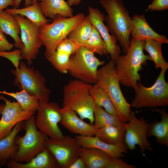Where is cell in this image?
<instances>
[{
    "label": "cell",
    "mask_w": 168,
    "mask_h": 168,
    "mask_svg": "<svg viewBox=\"0 0 168 168\" xmlns=\"http://www.w3.org/2000/svg\"><path fill=\"white\" fill-rule=\"evenodd\" d=\"M144 42L131 39L127 53L119 56L115 62V69L121 85L133 88L140 82L138 72L147 60H152L149 55L144 53Z\"/></svg>",
    "instance_id": "6da1fadb"
},
{
    "label": "cell",
    "mask_w": 168,
    "mask_h": 168,
    "mask_svg": "<svg viewBox=\"0 0 168 168\" xmlns=\"http://www.w3.org/2000/svg\"><path fill=\"white\" fill-rule=\"evenodd\" d=\"M99 2L107 14L105 21L109 32L116 36L123 52L126 54L133 28L132 19L128 11L122 0H99Z\"/></svg>",
    "instance_id": "7a4b0ae2"
},
{
    "label": "cell",
    "mask_w": 168,
    "mask_h": 168,
    "mask_svg": "<svg viewBox=\"0 0 168 168\" xmlns=\"http://www.w3.org/2000/svg\"><path fill=\"white\" fill-rule=\"evenodd\" d=\"M92 85L75 79L63 89L62 108L75 111L82 119H87L91 124L94 121L93 112L96 104L91 96Z\"/></svg>",
    "instance_id": "3957f363"
},
{
    "label": "cell",
    "mask_w": 168,
    "mask_h": 168,
    "mask_svg": "<svg viewBox=\"0 0 168 168\" xmlns=\"http://www.w3.org/2000/svg\"><path fill=\"white\" fill-rule=\"evenodd\" d=\"M85 17L82 13L71 17L58 16L52 23L44 24L39 27L40 38L45 48L44 55L46 59L56 51L58 44L66 38L70 32Z\"/></svg>",
    "instance_id": "277c9868"
},
{
    "label": "cell",
    "mask_w": 168,
    "mask_h": 168,
    "mask_svg": "<svg viewBox=\"0 0 168 168\" xmlns=\"http://www.w3.org/2000/svg\"><path fill=\"white\" fill-rule=\"evenodd\" d=\"M35 119V116L33 115L23 121V128L26 133L23 136L18 134L16 136L14 142L18 148L11 160L21 163L29 162L46 149L45 141L48 136L37 130Z\"/></svg>",
    "instance_id": "5b68a950"
},
{
    "label": "cell",
    "mask_w": 168,
    "mask_h": 168,
    "mask_svg": "<svg viewBox=\"0 0 168 168\" xmlns=\"http://www.w3.org/2000/svg\"><path fill=\"white\" fill-rule=\"evenodd\" d=\"M115 63L111 60L97 70V83L108 94L118 114L123 123L129 120L131 106L123 96L119 86V80L115 69Z\"/></svg>",
    "instance_id": "8992f818"
},
{
    "label": "cell",
    "mask_w": 168,
    "mask_h": 168,
    "mask_svg": "<svg viewBox=\"0 0 168 168\" xmlns=\"http://www.w3.org/2000/svg\"><path fill=\"white\" fill-rule=\"evenodd\" d=\"M166 70L161 69L155 83L150 87H146L140 82L134 87L135 96L131 106L135 108L157 106L165 107L168 105V82L165 78Z\"/></svg>",
    "instance_id": "52a82bcc"
},
{
    "label": "cell",
    "mask_w": 168,
    "mask_h": 168,
    "mask_svg": "<svg viewBox=\"0 0 168 168\" xmlns=\"http://www.w3.org/2000/svg\"><path fill=\"white\" fill-rule=\"evenodd\" d=\"M11 72L15 76L13 85L20 91L24 89L29 94L36 96L41 102H49L51 91L46 86L44 77L39 71L21 61L19 68L12 69Z\"/></svg>",
    "instance_id": "ba28073f"
},
{
    "label": "cell",
    "mask_w": 168,
    "mask_h": 168,
    "mask_svg": "<svg viewBox=\"0 0 168 168\" xmlns=\"http://www.w3.org/2000/svg\"><path fill=\"white\" fill-rule=\"evenodd\" d=\"M94 54L86 48L80 47L70 57L68 72L75 79L86 83H97L98 68L105 62L100 60Z\"/></svg>",
    "instance_id": "9c48e42d"
},
{
    "label": "cell",
    "mask_w": 168,
    "mask_h": 168,
    "mask_svg": "<svg viewBox=\"0 0 168 168\" xmlns=\"http://www.w3.org/2000/svg\"><path fill=\"white\" fill-rule=\"evenodd\" d=\"M61 109L56 102L45 103L39 101L36 111L35 119L36 127L50 138L54 140H60L64 136L58 125L62 118Z\"/></svg>",
    "instance_id": "30bf717a"
},
{
    "label": "cell",
    "mask_w": 168,
    "mask_h": 168,
    "mask_svg": "<svg viewBox=\"0 0 168 168\" xmlns=\"http://www.w3.org/2000/svg\"><path fill=\"white\" fill-rule=\"evenodd\" d=\"M125 132L124 143L128 149L132 151L136 149V145L140 148V152L142 153L146 151H152V149L147 137V132L150 126L147 120L143 117L138 118L135 113L131 110L129 120L124 123Z\"/></svg>",
    "instance_id": "8fae6325"
},
{
    "label": "cell",
    "mask_w": 168,
    "mask_h": 168,
    "mask_svg": "<svg viewBox=\"0 0 168 168\" xmlns=\"http://www.w3.org/2000/svg\"><path fill=\"white\" fill-rule=\"evenodd\" d=\"M19 22L21 27V39L24 44L20 49L21 55L29 65L37 57L39 49L42 45L40 39L39 27L24 16L19 14L13 15Z\"/></svg>",
    "instance_id": "7c38bea8"
},
{
    "label": "cell",
    "mask_w": 168,
    "mask_h": 168,
    "mask_svg": "<svg viewBox=\"0 0 168 168\" xmlns=\"http://www.w3.org/2000/svg\"><path fill=\"white\" fill-rule=\"evenodd\" d=\"M45 146L54 156L60 168H67L79 157L81 147L77 139L68 135L61 139L47 138Z\"/></svg>",
    "instance_id": "4fadbf2b"
},
{
    "label": "cell",
    "mask_w": 168,
    "mask_h": 168,
    "mask_svg": "<svg viewBox=\"0 0 168 168\" xmlns=\"http://www.w3.org/2000/svg\"><path fill=\"white\" fill-rule=\"evenodd\" d=\"M1 100L5 102V105L0 120V140L8 136L17 123L29 119L35 112L23 110L18 102H12L2 95H0Z\"/></svg>",
    "instance_id": "5bb4252c"
},
{
    "label": "cell",
    "mask_w": 168,
    "mask_h": 168,
    "mask_svg": "<svg viewBox=\"0 0 168 168\" xmlns=\"http://www.w3.org/2000/svg\"><path fill=\"white\" fill-rule=\"evenodd\" d=\"M89 19L92 25L97 29L103 40L108 54H110L111 60L114 63L120 56L121 49L117 44V38L113 34L110 35L104 23L105 16L97 8L90 6L88 8Z\"/></svg>",
    "instance_id": "9a60e30c"
},
{
    "label": "cell",
    "mask_w": 168,
    "mask_h": 168,
    "mask_svg": "<svg viewBox=\"0 0 168 168\" xmlns=\"http://www.w3.org/2000/svg\"><path fill=\"white\" fill-rule=\"evenodd\" d=\"M61 124L70 133L77 135L94 136L97 129L93 124H88L79 118L75 111L61 108Z\"/></svg>",
    "instance_id": "2e32d148"
},
{
    "label": "cell",
    "mask_w": 168,
    "mask_h": 168,
    "mask_svg": "<svg viewBox=\"0 0 168 168\" xmlns=\"http://www.w3.org/2000/svg\"><path fill=\"white\" fill-rule=\"evenodd\" d=\"M75 137L82 147L97 148L105 152L112 157H125L124 153L128 152V148L124 142L110 144L101 140L95 136L77 135Z\"/></svg>",
    "instance_id": "e0dca14e"
},
{
    "label": "cell",
    "mask_w": 168,
    "mask_h": 168,
    "mask_svg": "<svg viewBox=\"0 0 168 168\" xmlns=\"http://www.w3.org/2000/svg\"><path fill=\"white\" fill-rule=\"evenodd\" d=\"M132 19L133 28L131 35L133 39L144 40L151 39L162 44L168 43L166 37L157 33L150 27L144 14H135Z\"/></svg>",
    "instance_id": "ac0fdd59"
},
{
    "label": "cell",
    "mask_w": 168,
    "mask_h": 168,
    "mask_svg": "<svg viewBox=\"0 0 168 168\" xmlns=\"http://www.w3.org/2000/svg\"><path fill=\"white\" fill-rule=\"evenodd\" d=\"M6 165L8 168H60L54 156L46 148L29 162L23 164L10 160Z\"/></svg>",
    "instance_id": "d6986e66"
},
{
    "label": "cell",
    "mask_w": 168,
    "mask_h": 168,
    "mask_svg": "<svg viewBox=\"0 0 168 168\" xmlns=\"http://www.w3.org/2000/svg\"><path fill=\"white\" fill-rule=\"evenodd\" d=\"M152 111L157 112L161 114V120L150 123L147 137L154 136L157 143L168 147V114L164 109L154 108Z\"/></svg>",
    "instance_id": "ffe728a7"
},
{
    "label": "cell",
    "mask_w": 168,
    "mask_h": 168,
    "mask_svg": "<svg viewBox=\"0 0 168 168\" xmlns=\"http://www.w3.org/2000/svg\"><path fill=\"white\" fill-rule=\"evenodd\" d=\"M79 157L83 160L86 168H106L112 157L101 150L81 147Z\"/></svg>",
    "instance_id": "44dd1931"
},
{
    "label": "cell",
    "mask_w": 168,
    "mask_h": 168,
    "mask_svg": "<svg viewBox=\"0 0 168 168\" xmlns=\"http://www.w3.org/2000/svg\"><path fill=\"white\" fill-rule=\"evenodd\" d=\"M39 4L44 16L52 20L58 16H73V10L64 0H41Z\"/></svg>",
    "instance_id": "7402d4cb"
},
{
    "label": "cell",
    "mask_w": 168,
    "mask_h": 168,
    "mask_svg": "<svg viewBox=\"0 0 168 168\" xmlns=\"http://www.w3.org/2000/svg\"><path fill=\"white\" fill-rule=\"evenodd\" d=\"M23 121L17 123L8 136L0 140V167L7 165L18 150L14 140L16 135L23 129Z\"/></svg>",
    "instance_id": "603a6c76"
},
{
    "label": "cell",
    "mask_w": 168,
    "mask_h": 168,
    "mask_svg": "<svg viewBox=\"0 0 168 168\" xmlns=\"http://www.w3.org/2000/svg\"><path fill=\"white\" fill-rule=\"evenodd\" d=\"M0 28L2 31L10 35L14 40V46L19 49L24 44L19 36L21 34L20 25L13 15L3 10H0Z\"/></svg>",
    "instance_id": "cb8c5ba5"
},
{
    "label": "cell",
    "mask_w": 168,
    "mask_h": 168,
    "mask_svg": "<svg viewBox=\"0 0 168 168\" xmlns=\"http://www.w3.org/2000/svg\"><path fill=\"white\" fill-rule=\"evenodd\" d=\"M124 123L119 126L108 125L100 128L96 130L95 136L110 144L124 142L125 132Z\"/></svg>",
    "instance_id": "d4e9b609"
},
{
    "label": "cell",
    "mask_w": 168,
    "mask_h": 168,
    "mask_svg": "<svg viewBox=\"0 0 168 168\" xmlns=\"http://www.w3.org/2000/svg\"><path fill=\"white\" fill-rule=\"evenodd\" d=\"M12 15H20L27 17L39 27L53 21L46 18L39 4V2L22 8H8L5 10Z\"/></svg>",
    "instance_id": "484cf974"
},
{
    "label": "cell",
    "mask_w": 168,
    "mask_h": 168,
    "mask_svg": "<svg viewBox=\"0 0 168 168\" xmlns=\"http://www.w3.org/2000/svg\"><path fill=\"white\" fill-rule=\"evenodd\" d=\"M93 25L88 16L68 35L67 38L79 47L83 46L91 34Z\"/></svg>",
    "instance_id": "4316f807"
},
{
    "label": "cell",
    "mask_w": 168,
    "mask_h": 168,
    "mask_svg": "<svg viewBox=\"0 0 168 168\" xmlns=\"http://www.w3.org/2000/svg\"><path fill=\"white\" fill-rule=\"evenodd\" d=\"M90 94L96 104L103 107L108 113L118 115L117 111L107 92L100 85L96 83L92 86Z\"/></svg>",
    "instance_id": "83f0119b"
},
{
    "label": "cell",
    "mask_w": 168,
    "mask_h": 168,
    "mask_svg": "<svg viewBox=\"0 0 168 168\" xmlns=\"http://www.w3.org/2000/svg\"><path fill=\"white\" fill-rule=\"evenodd\" d=\"M0 93L15 98L24 111L35 112L38 107L39 100L38 98L34 95L29 94L24 89L16 92H7L4 90L0 91Z\"/></svg>",
    "instance_id": "f1b7e54d"
},
{
    "label": "cell",
    "mask_w": 168,
    "mask_h": 168,
    "mask_svg": "<svg viewBox=\"0 0 168 168\" xmlns=\"http://www.w3.org/2000/svg\"><path fill=\"white\" fill-rule=\"evenodd\" d=\"M162 44L159 41L147 39L145 40L144 48L149 53L152 60L155 63L156 68H161L167 70L168 63L162 55L161 49Z\"/></svg>",
    "instance_id": "f546056e"
},
{
    "label": "cell",
    "mask_w": 168,
    "mask_h": 168,
    "mask_svg": "<svg viewBox=\"0 0 168 168\" xmlns=\"http://www.w3.org/2000/svg\"><path fill=\"white\" fill-rule=\"evenodd\" d=\"M93 125L98 129L108 125L119 126L123 124L118 116L111 114L96 104L93 112Z\"/></svg>",
    "instance_id": "4dcf8cb0"
},
{
    "label": "cell",
    "mask_w": 168,
    "mask_h": 168,
    "mask_svg": "<svg viewBox=\"0 0 168 168\" xmlns=\"http://www.w3.org/2000/svg\"><path fill=\"white\" fill-rule=\"evenodd\" d=\"M72 55L65 50L56 49L47 59L59 72L66 73L68 72L70 58Z\"/></svg>",
    "instance_id": "1f68e13d"
},
{
    "label": "cell",
    "mask_w": 168,
    "mask_h": 168,
    "mask_svg": "<svg viewBox=\"0 0 168 168\" xmlns=\"http://www.w3.org/2000/svg\"><path fill=\"white\" fill-rule=\"evenodd\" d=\"M83 46L94 53L97 54L101 56L108 54L103 40L97 29L93 25L91 34Z\"/></svg>",
    "instance_id": "d6a6232c"
},
{
    "label": "cell",
    "mask_w": 168,
    "mask_h": 168,
    "mask_svg": "<svg viewBox=\"0 0 168 168\" xmlns=\"http://www.w3.org/2000/svg\"><path fill=\"white\" fill-rule=\"evenodd\" d=\"M21 54L20 49H16L11 52H0V57L9 60L14 65L15 69H17L19 68L20 60L23 59Z\"/></svg>",
    "instance_id": "836d02e7"
},
{
    "label": "cell",
    "mask_w": 168,
    "mask_h": 168,
    "mask_svg": "<svg viewBox=\"0 0 168 168\" xmlns=\"http://www.w3.org/2000/svg\"><path fill=\"white\" fill-rule=\"evenodd\" d=\"M133 165L129 164L120 157H112L106 168H135Z\"/></svg>",
    "instance_id": "e575fe53"
},
{
    "label": "cell",
    "mask_w": 168,
    "mask_h": 168,
    "mask_svg": "<svg viewBox=\"0 0 168 168\" xmlns=\"http://www.w3.org/2000/svg\"><path fill=\"white\" fill-rule=\"evenodd\" d=\"M168 9V0H153L147 8L150 12L162 11Z\"/></svg>",
    "instance_id": "d590c367"
},
{
    "label": "cell",
    "mask_w": 168,
    "mask_h": 168,
    "mask_svg": "<svg viewBox=\"0 0 168 168\" xmlns=\"http://www.w3.org/2000/svg\"><path fill=\"white\" fill-rule=\"evenodd\" d=\"M14 46L13 44L10 43L0 28V52L9 51Z\"/></svg>",
    "instance_id": "8d00e7d4"
},
{
    "label": "cell",
    "mask_w": 168,
    "mask_h": 168,
    "mask_svg": "<svg viewBox=\"0 0 168 168\" xmlns=\"http://www.w3.org/2000/svg\"><path fill=\"white\" fill-rule=\"evenodd\" d=\"M67 168H86V167L83 160L79 157L74 162L70 165Z\"/></svg>",
    "instance_id": "74e56055"
},
{
    "label": "cell",
    "mask_w": 168,
    "mask_h": 168,
    "mask_svg": "<svg viewBox=\"0 0 168 168\" xmlns=\"http://www.w3.org/2000/svg\"><path fill=\"white\" fill-rule=\"evenodd\" d=\"M14 0H0V10H3L9 6L13 7Z\"/></svg>",
    "instance_id": "f35d334b"
},
{
    "label": "cell",
    "mask_w": 168,
    "mask_h": 168,
    "mask_svg": "<svg viewBox=\"0 0 168 168\" xmlns=\"http://www.w3.org/2000/svg\"><path fill=\"white\" fill-rule=\"evenodd\" d=\"M22 0H14V4L13 8H18L20 6V2ZM32 4V0H25V7L30 6Z\"/></svg>",
    "instance_id": "ab89813d"
},
{
    "label": "cell",
    "mask_w": 168,
    "mask_h": 168,
    "mask_svg": "<svg viewBox=\"0 0 168 168\" xmlns=\"http://www.w3.org/2000/svg\"><path fill=\"white\" fill-rule=\"evenodd\" d=\"M81 2V0H68L67 3L71 7L73 5H79Z\"/></svg>",
    "instance_id": "60d3db41"
},
{
    "label": "cell",
    "mask_w": 168,
    "mask_h": 168,
    "mask_svg": "<svg viewBox=\"0 0 168 168\" xmlns=\"http://www.w3.org/2000/svg\"><path fill=\"white\" fill-rule=\"evenodd\" d=\"M5 104L3 103L0 105V115L2 114V112L4 108Z\"/></svg>",
    "instance_id": "b9f144b4"
},
{
    "label": "cell",
    "mask_w": 168,
    "mask_h": 168,
    "mask_svg": "<svg viewBox=\"0 0 168 168\" xmlns=\"http://www.w3.org/2000/svg\"><path fill=\"white\" fill-rule=\"evenodd\" d=\"M41 0H32V4L36 2H37L40 1Z\"/></svg>",
    "instance_id": "7bdbcfd3"
}]
</instances>
